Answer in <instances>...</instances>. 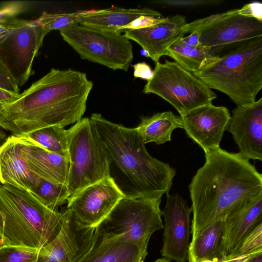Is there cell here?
<instances>
[{"label":"cell","mask_w":262,"mask_h":262,"mask_svg":"<svg viewBox=\"0 0 262 262\" xmlns=\"http://www.w3.org/2000/svg\"><path fill=\"white\" fill-rule=\"evenodd\" d=\"M93 82L85 73L52 68L0 112V126L18 137L82 118Z\"/></svg>","instance_id":"6da1fadb"},{"label":"cell","mask_w":262,"mask_h":262,"mask_svg":"<svg viewBox=\"0 0 262 262\" xmlns=\"http://www.w3.org/2000/svg\"><path fill=\"white\" fill-rule=\"evenodd\" d=\"M205 156L204 164L188 186L191 239L262 192V174L239 153L219 147Z\"/></svg>","instance_id":"7a4b0ae2"},{"label":"cell","mask_w":262,"mask_h":262,"mask_svg":"<svg viewBox=\"0 0 262 262\" xmlns=\"http://www.w3.org/2000/svg\"><path fill=\"white\" fill-rule=\"evenodd\" d=\"M109 164L110 177L126 199H161L169 193L176 170L147 152L136 128L111 122L94 113Z\"/></svg>","instance_id":"3957f363"},{"label":"cell","mask_w":262,"mask_h":262,"mask_svg":"<svg viewBox=\"0 0 262 262\" xmlns=\"http://www.w3.org/2000/svg\"><path fill=\"white\" fill-rule=\"evenodd\" d=\"M63 213L42 204L29 191L0 185V233L4 245L40 249L57 235Z\"/></svg>","instance_id":"277c9868"},{"label":"cell","mask_w":262,"mask_h":262,"mask_svg":"<svg viewBox=\"0 0 262 262\" xmlns=\"http://www.w3.org/2000/svg\"><path fill=\"white\" fill-rule=\"evenodd\" d=\"M193 74L237 106L254 103L262 88V36L239 44Z\"/></svg>","instance_id":"5b68a950"},{"label":"cell","mask_w":262,"mask_h":262,"mask_svg":"<svg viewBox=\"0 0 262 262\" xmlns=\"http://www.w3.org/2000/svg\"><path fill=\"white\" fill-rule=\"evenodd\" d=\"M70 197L110 177L109 164L97 129L90 118H82L68 129Z\"/></svg>","instance_id":"8992f818"},{"label":"cell","mask_w":262,"mask_h":262,"mask_svg":"<svg viewBox=\"0 0 262 262\" xmlns=\"http://www.w3.org/2000/svg\"><path fill=\"white\" fill-rule=\"evenodd\" d=\"M161 199H126L119 202L96 227L100 240L122 239L147 252L151 235L163 229Z\"/></svg>","instance_id":"52a82bcc"},{"label":"cell","mask_w":262,"mask_h":262,"mask_svg":"<svg viewBox=\"0 0 262 262\" xmlns=\"http://www.w3.org/2000/svg\"><path fill=\"white\" fill-rule=\"evenodd\" d=\"M82 59L112 70L127 71L134 58L131 42L121 32L74 25L60 31Z\"/></svg>","instance_id":"ba28073f"},{"label":"cell","mask_w":262,"mask_h":262,"mask_svg":"<svg viewBox=\"0 0 262 262\" xmlns=\"http://www.w3.org/2000/svg\"><path fill=\"white\" fill-rule=\"evenodd\" d=\"M154 75L143 90L156 94L172 105L182 115L199 106L212 103L215 93L192 73L176 62H158Z\"/></svg>","instance_id":"9c48e42d"},{"label":"cell","mask_w":262,"mask_h":262,"mask_svg":"<svg viewBox=\"0 0 262 262\" xmlns=\"http://www.w3.org/2000/svg\"><path fill=\"white\" fill-rule=\"evenodd\" d=\"M49 32L36 19L26 20L0 40V62L18 88L28 80L34 59Z\"/></svg>","instance_id":"30bf717a"},{"label":"cell","mask_w":262,"mask_h":262,"mask_svg":"<svg viewBox=\"0 0 262 262\" xmlns=\"http://www.w3.org/2000/svg\"><path fill=\"white\" fill-rule=\"evenodd\" d=\"M62 211L60 229L52 241L39 249L37 262H77L97 240L96 227L82 224L67 208Z\"/></svg>","instance_id":"8fae6325"},{"label":"cell","mask_w":262,"mask_h":262,"mask_svg":"<svg viewBox=\"0 0 262 262\" xmlns=\"http://www.w3.org/2000/svg\"><path fill=\"white\" fill-rule=\"evenodd\" d=\"M124 198L113 179L108 177L70 197L67 209L82 224L96 227Z\"/></svg>","instance_id":"7c38bea8"},{"label":"cell","mask_w":262,"mask_h":262,"mask_svg":"<svg viewBox=\"0 0 262 262\" xmlns=\"http://www.w3.org/2000/svg\"><path fill=\"white\" fill-rule=\"evenodd\" d=\"M237 12L201 32L200 43L208 54L220 57L243 42L262 36V21Z\"/></svg>","instance_id":"4fadbf2b"},{"label":"cell","mask_w":262,"mask_h":262,"mask_svg":"<svg viewBox=\"0 0 262 262\" xmlns=\"http://www.w3.org/2000/svg\"><path fill=\"white\" fill-rule=\"evenodd\" d=\"M164 217L163 257L176 262H187L191 233V210L186 201L178 194H166V202L163 210Z\"/></svg>","instance_id":"5bb4252c"},{"label":"cell","mask_w":262,"mask_h":262,"mask_svg":"<svg viewBox=\"0 0 262 262\" xmlns=\"http://www.w3.org/2000/svg\"><path fill=\"white\" fill-rule=\"evenodd\" d=\"M183 129L205 154L220 147L231 115L225 106L210 103L180 115Z\"/></svg>","instance_id":"9a60e30c"},{"label":"cell","mask_w":262,"mask_h":262,"mask_svg":"<svg viewBox=\"0 0 262 262\" xmlns=\"http://www.w3.org/2000/svg\"><path fill=\"white\" fill-rule=\"evenodd\" d=\"M226 130L232 135L241 156L262 161V98L234 108Z\"/></svg>","instance_id":"2e32d148"},{"label":"cell","mask_w":262,"mask_h":262,"mask_svg":"<svg viewBox=\"0 0 262 262\" xmlns=\"http://www.w3.org/2000/svg\"><path fill=\"white\" fill-rule=\"evenodd\" d=\"M186 18L181 15L167 17L162 22L145 28L126 30L124 35L138 43L156 63L164 55L168 48L184 36L183 28L187 24Z\"/></svg>","instance_id":"e0dca14e"},{"label":"cell","mask_w":262,"mask_h":262,"mask_svg":"<svg viewBox=\"0 0 262 262\" xmlns=\"http://www.w3.org/2000/svg\"><path fill=\"white\" fill-rule=\"evenodd\" d=\"M262 221V192L230 213L224 220L219 253L226 259L259 222Z\"/></svg>","instance_id":"ac0fdd59"},{"label":"cell","mask_w":262,"mask_h":262,"mask_svg":"<svg viewBox=\"0 0 262 262\" xmlns=\"http://www.w3.org/2000/svg\"><path fill=\"white\" fill-rule=\"evenodd\" d=\"M16 137L20 144V156L31 173L53 183L67 184L68 159L21 137Z\"/></svg>","instance_id":"d6986e66"},{"label":"cell","mask_w":262,"mask_h":262,"mask_svg":"<svg viewBox=\"0 0 262 262\" xmlns=\"http://www.w3.org/2000/svg\"><path fill=\"white\" fill-rule=\"evenodd\" d=\"M38 178L28 169L20 154V144L16 136H9L0 146V183L31 191Z\"/></svg>","instance_id":"ffe728a7"},{"label":"cell","mask_w":262,"mask_h":262,"mask_svg":"<svg viewBox=\"0 0 262 262\" xmlns=\"http://www.w3.org/2000/svg\"><path fill=\"white\" fill-rule=\"evenodd\" d=\"M160 12L149 8H123L117 7L84 10L79 24L102 30L117 31L143 15H159Z\"/></svg>","instance_id":"44dd1931"},{"label":"cell","mask_w":262,"mask_h":262,"mask_svg":"<svg viewBox=\"0 0 262 262\" xmlns=\"http://www.w3.org/2000/svg\"><path fill=\"white\" fill-rule=\"evenodd\" d=\"M147 255L132 243L97 237L92 249L77 262H144Z\"/></svg>","instance_id":"7402d4cb"},{"label":"cell","mask_w":262,"mask_h":262,"mask_svg":"<svg viewBox=\"0 0 262 262\" xmlns=\"http://www.w3.org/2000/svg\"><path fill=\"white\" fill-rule=\"evenodd\" d=\"M177 128H183L181 117L166 111L141 118L136 129L145 144L154 142L160 145L170 141L172 133Z\"/></svg>","instance_id":"603a6c76"},{"label":"cell","mask_w":262,"mask_h":262,"mask_svg":"<svg viewBox=\"0 0 262 262\" xmlns=\"http://www.w3.org/2000/svg\"><path fill=\"white\" fill-rule=\"evenodd\" d=\"M224 220L216 222L191 239L188 252V262H201L216 258L222 259L219 249Z\"/></svg>","instance_id":"cb8c5ba5"},{"label":"cell","mask_w":262,"mask_h":262,"mask_svg":"<svg viewBox=\"0 0 262 262\" xmlns=\"http://www.w3.org/2000/svg\"><path fill=\"white\" fill-rule=\"evenodd\" d=\"M181 38L168 48L167 56L171 57L188 72H197L219 59L220 57L208 54L200 43L195 47H190L185 44Z\"/></svg>","instance_id":"d4e9b609"},{"label":"cell","mask_w":262,"mask_h":262,"mask_svg":"<svg viewBox=\"0 0 262 262\" xmlns=\"http://www.w3.org/2000/svg\"><path fill=\"white\" fill-rule=\"evenodd\" d=\"M37 144L48 151L69 160L68 129L59 126L42 128L27 135L18 136Z\"/></svg>","instance_id":"484cf974"},{"label":"cell","mask_w":262,"mask_h":262,"mask_svg":"<svg viewBox=\"0 0 262 262\" xmlns=\"http://www.w3.org/2000/svg\"><path fill=\"white\" fill-rule=\"evenodd\" d=\"M30 192L45 206L53 210H57L58 206L67 202L70 196L66 184L53 183L41 178Z\"/></svg>","instance_id":"4316f807"},{"label":"cell","mask_w":262,"mask_h":262,"mask_svg":"<svg viewBox=\"0 0 262 262\" xmlns=\"http://www.w3.org/2000/svg\"><path fill=\"white\" fill-rule=\"evenodd\" d=\"M84 10L70 13H48L43 12L36 19L38 23L49 30L61 31L74 25L79 24Z\"/></svg>","instance_id":"83f0119b"},{"label":"cell","mask_w":262,"mask_h":262,"mask_svg":"<svg viewBox=\"0 0 262 262\" xmlns=\"http://www.w3.org/2000/svg\"><path fill=\"white\" fill-rule=\"evenodd\" d=\"M39 249L20 246L0 247V262H37Z\"/></svg>","instance_id":"f1b7e54d"},{"label":"cell","mask_w":262,"mask_h":262,"mask_svg":"<svg viewBox=\"0 0 262 262\" xmlns=\"http://www.w3.org/2000/svg\"><path fill=\"white\" fill-rule=\"evenodd\" d=\"M261 252L262 221H260L250 230L237 248L226 259Z\"/></svg>","instance_id":"f546056e"},{"label":"cell","mask_w":262,"mask_h":262,"mask_svg":"<svg viewBox=\"0 0 262 262\" xmlns=\"http://www.w3.org/2000/svg\"><path fill=\"white\" fill-rule=\"evenodd\" d=\"M238 9L231 10L226 12L211 15L205 18L197 19L187 24L183 28L186 33H191L194 31L201 32L203 29L219 22L237 11Z\"/></svg>","instance_id":"4dcf8cb0"},{"label":"cell","mask_w":262,"mask_h":262,"mask_svg":"<svg viewBox=\"0 0 262 262\" xmlns=\"http://www.w3.org/2000/svg\"><path fill=\"white\" fill-rule=\"evenodd\" d=\"M165 18L162 14L159 15H141L128 24L120 28L117 31L121 33L126 30H134L145 28L163 21Z\"/></svg>","instance_id":"1f68e13d"},{"label":"cell","mask_w":262,"mask_h":262,"mask_svg":"<svg viewBox=\"0 0 262 262\" xmlns=\"http://www.w3.org/2000/svg\"><path fill=\"white\" fill-rule=\"evenodd\" d=\"M27 8L25 2L12 1L0 7V22H7L15 19V17L24 12Z\"/></svg>","instance_id":"d6a6232c"},{"label":"cell","mask_w":262,"mask_h":262,"mask_svg":"<svg viewBox=\"0 0 262 262\" xmlns=\"http://www.w3.org/2000/svg\"><path fill=\"white\" fill-rule=\"evenodd\" d=\"M0 88L15 94H19V89L13 78L0 62Z\"/></svg>","instance_id":"836d02e7"},{"label":"cell","mask_w":262,"mask_h":262,"mask_svg":"<svg viewBox=\"0 0 262 262\" xmlns=\"http://www.w3.org/2000/svg\"><path fill=\"white\" fill-rule=\"evenodd\" d=\"M237 13L239 15L262 21V4L258 2H253L246 4L238 9Z\"/></svg>","instance_id":"e575fe53"},{"label":"cell","mask_w":262,"mask_h":262,"mask_svg":"<svg viewBox=\"0 0 262 262\" xmlns=\"http://www.w3.org/2000/svg\"><path fill=\"white\" fill-rule=\"evenodd\" d=\"M134 76L147 81L151 79L154 71L145 62L137 63L133 66Z\"/></svg>","instance_id":"d590c367"},{"label":"cell","mask_w":262,"mask_h":262,"mask_svg":"<svg viewBox=\"0 0 262 262\" xmlns=\"http://www.w3.org/2000/svg\"><path fill=\"white\" fill-rule=\"evenodd\" d=\"M26 20L15 18L7 22H0V40L12 29L21 25Z\"/></svg>","instance_id":"8d00e7d4"},{"label":"cell","mask_w":262,"mask_h":262,"mask_svg":"<svg viewBox=\"0 0 262 262\" xmlns=\"http://www.w3.org/2000/svg\"><path fill=\"white\" fill-rule=\"evenodd\" d=\"M0 88V112L19 96Z\"/></svg>","instance_id":"74e56055"},{"label":"cell","mask_w":262,"mask_h":262,"mask_svg":"<svg viewBox=\"0 0 262 262\" xmlns=\"http://www.w3.org/2000/svg\"><path fill=\"white\" fill-rule=\"evenodd\" d=\"M201 32L194 31L190 33L188 36H184L181 38V40L186 45L195 47L200 44L199 38Z\"/></svg>","instance_id":"f35d334b"},{"label":"cell","mask_w":262,"mask_h":262,"mask_svg":"<svg viewBox=\"0 0 262 262\" xmlns=\"http://www.w3.org/2000/svg\"><path fill=\"white\" fill-rule=\"evenodd\" d=\"M260 253L262 252L243 255L235 257L232 258L224 259L221 260L220 262H247Z\"/></svg>","instance_id":"ab89813d"},{"label":"cell","mask_w":262,"mask_h":262,"mask_svg":"<svg viewBox=\"0 0 262 262\" xmlns=\"http://www.w3.org/2000/svg\"><path fill=\"white\" fill-rule=\"evenodd\" d=\"M8 136L4 129L0 126V146L2 145L8 138Z\"/></svg>","instance_id":"60d3db41"},{"label":"cell","mask_w":262,"mask_h":262,"mask_svg":"<svg viewBox=\"0 0 262 262\" xmlns=\"http://www.w3.org/2000/svg\"><path fill=\"white\" fill-rule=\"evenodd\" d=\"M247 262H262V253L257 254Z\"/></svg>","instance_id":"b9f144b4"},{"label":"cell","mask_w":262,"mask_h":262,"mask_svg":"<svg viewBox=\"0 0 262 262\" xmlns=\"http://www.w3.org/2000/svg\"><path fill=\"white\" fill-rule=\"evenodd\" d=\"M154 262H171V260L168 259L167 258H165L164 257L160 258L154 261Z\"/></svg>","instance_id":"7bdbcfd3"},{"label":"cell","mask_w":262,"mask_h":262,"mask_svg":"<svg viewBox=\"0 0 262 262\" xmlns=\"http://www.w3.org/2000/svg\"><path fill=\"white\" fill-rule=\"evenodd\" d=\"M221 260H222V259H221L219 258H214L213 259H211V260H204L202 261L201 262H220V261Z\"/></svg>","instance_id":"ee69618b"},{"label":"cell","mask_w":262,"mask_h":262,"mask_svg":"<svg viewBox=\"0 0 262 262\" xmlns=\"http://www.w3.org/2000/svg\"><path fill=\"white\" fill-rule=\"evenodd\" d=\"M4 245V239L0 233V247Z\"/></svg>","instance_id":"f6af8a7d"},{"label":"cell","mask_w":262,"mask_h":262,"mask_svg":"<svg viewBox=\"0 0 262 262\" xmlns=\"http://www.w3.org/2000/svg\"><path fill=\"white\" fill-rule=\"evenodd\" d=\"M0 185H1V183H0Z\"/></svg>","instance_id":"bcb514c9"}]
</instances>
